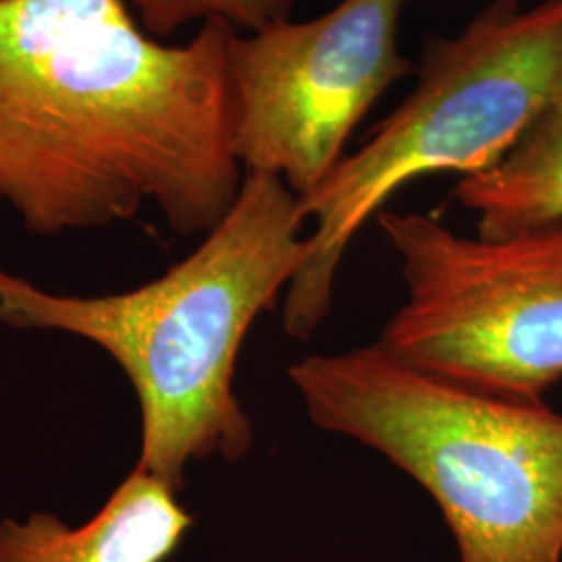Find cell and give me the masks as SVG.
<instances>
[{
	"mask_svg": "<svg viewBox=\"0 0 562 562\" xmlns=\"http://www.w3.org/2000/svg\"><path fill=\"white\" fill-rule=\"evenodd\" d=\"M236 27L188 44L130 0H0V201L41 236L130 222L146 202L180 236L238 199Z\"/></svg>",
	"mask_w": 562,
	"mask_h": 562,
	"instance_id": "6da1fadb",
	"label": "cell"
},
{
	"mask_svg": "<svg viewBox=\"0 0 562 562\" xmlns=\"http://www.w3.org/2000/svg\"><path fill=\"white\" fill-rule=\"evenodd\" d=\"M299 196L244 173L238 199L201 246L159 280L111 296L46 292L0 269V323L99 344L134 385L142 415L136 469L180 490L188 464L238 461L255 427L234 392L241 341L306 259Z\"/></svg>",
	"mask_w": 562,
	"mask_h": 562,
	"instance_id": "7a4b0ae2",
	"label": "cell"
},
{
	"mask_svg": "<svg viewBox=\"0 0 562 562\" xmlns=\"http://www.w3.org/2000/svg\"><path fill=\"white\" fill-rule=\"evenodd\" d=\"M308 419L436 501L461 562H562V415L396 361L375 341L288 369Z\"/></svg>",
	"mask_w": 562,
	"mask_h": 562,
	"instance_id": "3957f363",
	"label": "cell"
},
{
	"mask_svg": "<svg viewBox=\"0 0 562 562\" xmlns=\"http://www.w3.org/2000/svg\"><path fill=\"white\" fill-rule=\"evenodd\" d=\"M561 88L562 0L529 9L492 0L459 36L431 38L413 92L299 199L302 220L315 229L285 290V334L315 336L331 313L348 246L401 188L429 173L464 178L492 167Z\"/></svg>",
	"mask_w": 562,
	"mask_h": 562,
	"instance_id": "277c9868",
	"label": "cell"
},
{
	"mask_svg": "<svg viewBox=\"0 0 562 562\" xmlns=\"http://www.w3.org/2000/svg\"><path fill=\"white\" fill-rule=\"evenodd\" d=\"M406 301L378 346L396 361L508 401L562 380V223L467 238L423 213L382 211Z\"/></svg>",
	"mask_w": 562,
	"mask_h": 562,
	"instance_id": "5b68a950",
	"label": "cell"
},
{
	"mask_svg": "<svg viewBox=\"0 0 562 562\" xmlns=\"http://www.w3.org/2000/svg\"><path fill=\"white\" fill-rule=\"evenodd\" d=\"M408 0H341L308 21L236 32L229 74L244 173L280 178L299 199L346 157V142L415 65L398 46Z\"/></svg>",
	"mask_w": 562,
	"mask_h": 562,
	"instance_id": "8992f818",
	"label": "cell"
},
{
	"mask_svg": "<svg viewBox=\"0 0 562 562\" xmlns=\"http://www.w3.org/2000/svg\"><path fill=\"white\" fill-rule=\"evenodd\" d=\"M178 487L134 469L99 515L71 529L48 513L0 521V562H165L192 527Z\"/></svg>",
	"mask_w": 562,
	"mask_h": 562,
	"instance_id": "52a82bcc",
	"label": "cell"
},
{
	"mask_svg": "<svg viewBox=\"0 0 562 562\" xmlns=\"http://www.w3.org/2000/svg\"><path fill=\"white\" fill-rule=\"evenodd\" d=\"M452 196L477 215L482 238L562 223V88L501 161L461 178Z\"/></svg>",
	"mask_w": 562,
	"mask_h": 562,
	"instance_id": "ba28073f",
	"label": "cell"
},
{
	"mask_svg": "<svg viewBox=\"0 0 562 562\" xmlns=\"http://www.w3.org/2000/svg\"><path fill=\"white\" fill-rule=\"evenodd\" d=\"M301 0H130L142 30L161 41L194 21H225L238 32H257L290 20Z\"/></svg>",
	"mask_w": 562,
	"mask_h": 562,
	"instance_id": "9c48e42d",
	"label": "cell"
}]
</instances>
